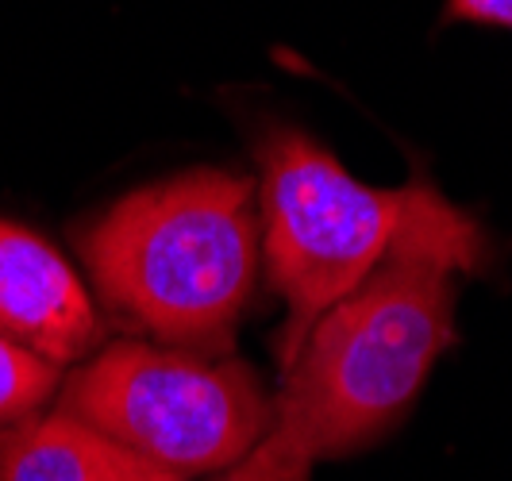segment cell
I'll list each match as a JSON object with an SVG mask.
<instances>
[{"mask_svg": "<svg viewBox=\"0 0 512 481\" xmlns=\"http://www.w3.org/2000/svg\"><path fill=\"white\" fill-rule=\"evenodd\" d=\"M482 258L486 239L455 204L405 231L382 266L312 324L262 443L308 474L316 458L347 455L389 428L451 343V274L478 270Z\"/></svg>", "mask_w": 512, "mask_h": 481, "instance_id": "obj_1", "label": "cell"}, {"mask_svg": "<svg viewBox=\"0 0 512 481\" xmlns=\"http://www.w3.org/2000/svg\"><path fill=\"white\" fill-rule=\"evenodd\" d=\"M77 247L108 308L185 351H228L258 270L251 181L197 170L135 189Z\"/></svg>", "mask_w": 512, "mask_h": 481, "instance_id": "obj_2", "label": "cell"}, {"mask_svg": "<svg viewBox=\"0 0 512 481\" xmlns=\"http://www.w3.org/2000/svg\"><path fill=\"white\" fill-rule=\"evenodd\" d=\"M262 228L270 285L285 297L278 358L293 366L312 324L355 293L409 228L439 216L432 185L370 189L293 127H270L258 143Z\"/></svg>", "mask_w": 512, "mask_h": 481, "instance_id": "obj_3", "label": "cell"}, {"mask_svg": "<svg viewBox=\"0 0 512 481\" xmlns=\"http://www.w3.org/2000/svg\"><path fill=\"white\" fill-rule=\"evenodd\" d=\"M58 412L185 478L239 462L266 435L274 405L243 362L112 343L66 381Z\"/></svg>", "mask_w": 512, "mask_h": 481, "instance_id": "obj_4", "label": "cell"}, {"mask_svg": "<svg viewBox=\"0 0 512 481\" xmlns=\"http://www.w3.org/2000/svg\"><path fill=\"white\" fill-rule=\"evenodd\" d=\"M0 331L54 366L81 358L101 331L62 254L16 224H0Z\"/></svg>", "mask_w": 512, "mask_h": 481, "instance_id": "obj_5", "label": "cell"}, {"mask_svg": "<svg viewBox=\"0 0 512 481\" xmlns=\"http://www.w3.org/2000/svg\"><path fill=\"white\" fill-rule=\"evenodd\" d=\"M0 481H181L66 412L0 428Z\"/></svg>", "mask_w": 512, "mask_h": 481, "instance_id": "obj_6", "label": "cell"}, {"mask_svg": "<svg viewBox=\"0 0 512 481\" xmlns=\"http://www.w3.org/2000/svg\"><path fill=\"white\" fill-rule=\"evenodd\" d=\"M58 385V366L0 331V424L24 420Z\"/></svg>", "mask_w": 512, "mask_h": 481, "instance_id": "obj_7", "label": "cell"}, {"mask_svg": "<svg viewBox=\"0 0 512 481\" xmlns=\"http://www.w3.org/2000/svg\"><path fill=\"white\" fill-rule=\"evenodd\" d=\"M305 478H308L305 470H297V466L285 462L282 455H274V451L258 439L255 447L235 462V470H231L224 481H305Z\"/></svg>", "mask_w": 512, "mask_h": 481, "instance_id": "obj_8", "label": "cell"}, {"mask_svg": "<svg viewBox=\"0 0 512 481\" xmlns=\"http://www.w3.org/2000/svg\"><path fill=\"white\" fill-rule=\"evenodd\" d=\"M451 16L512 27V0H451Z\"/></svg>", "mask_w": 512, "mask_h": 481, "instance_id": "obj_9", "label": "cell"}]
</instances>
